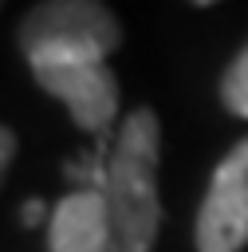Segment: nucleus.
Returning <instances> with one entry per match:
<instances>
[{
    "label": "nucleus",
    "instance_id": "obj_1",
    "mask_svg": "<svg viewBox=\"0 0 248 252\" xmlns=\"http://www.w3.org/2000/svg\"><path fill=\"white\" fill-rule=\"evenodd\" d=\"M157 154H161L157 114L150 106L130 110L114 134L102 177V197L110 213V252H150V244L157 240L161 224Z\"/></svg>",
    "mask_w": 248,
    "mask_h": 252
},
{
    "label": "nucleus",
    "instance_id": "obj_2",
    "mask_svg": "<svg viewBox=\"0 0 248 252\" xmlns=\"http://www.w3.org/2000/svg\"><path fill=\"white\" fill-rule=\"evenodd\" d=\"M122 39L118 16L94 0H43L28 8L16 43L28 67L106 59Z\"/></svg>",
    "mask_w": 248,
    "mask_h": 252
},
{
    "label": "nucleus",
    "instance_id": "obj_3",
    "mask_svg": "<svg viewBox=\"0 0 248 252\" xmlns=\"http://www.w3.org/2000/svg\"><path fill=\"white\" fill-rule=\"evenodd\" d=\"M197 252H240L248 244V138L217 165L197 209Z\"/></svg>",
    "mask_w": 248,
    "mask_h": 252
},
{
    "label": "nucleus",
    "instance_id": "obj_4",
    "mask_svg": "<svg viewBox=\"0 0 248 252\" xmlns=\"http://www.w3.org/2000/svg\"><path fill=\"white\" fill-rule=\"evenodd\" d=\"M35 83L55 94L67 110L71 122L87 134H106L114 114H118V79L106 59H87V63H47L31 67Z\"/></svg>",
    "mask_w": 248,
    "mask_h": 252
},
{
    "label": "nucleus",
    "instance_id": "obj_5",
    "mask_svg": "<svg viewBox=\"0 0 248 252\" xmlns=\"http://www.w3.org/2000/svg\"><path fill=\"white\" fill-rule=\"evenodd\" d=\"M47 248L51 252H110V213L98 185L75 189L51 209Z\"/></svg>",
    "mask_w": 248,
    "mask_h": 252
},
{
    "label": "nucleus",
    "instance_id": "obj_6",
    "mask_svg": "<svg viewBox=\"0 0 248 252\" xmlns=\"http://www.w3.org/2000/svg\"><path fill=\"white\" fill-rule=\"evenodd\" d=\"M220 98H224V106H228L236 118H248V43H244V51L228 63V71H224V79H220Z\"/></svg>",
    "mask_w": 248,
    "mask_h": 252
},
{
    "label": "nucleus",
    "instance_id": "obj_7",
    "mask_svg": "<svg viewBox=\"0 0 248 252\" xmlns=\"http://www.w3.org/2000/svg\"><path fill=\"white\" fill-rule=\"evenodd\" d=\"M47 217V205L39 201V197H31V201H24V209H20V220L28 224V228H35L39 220Z\"/></svg>",
    "mask_w": 248,
    "mask_h": 252
},
{
    "label": "nucleus",
    "instance_id": "obj_8",
    "mask_svg": "<svg viewBox=\"0 0 248 252\" xmlns=\"http://www.w3.org/2000/svg\"><path fill=\"white\" fill-rule=\"evenodd\" d=\"M12 158H16V134H12L8 126H0V177H4V169L12 165Z\"/></svg>",
    "mask_w": 248,
    "mask_h": 252
}]
</instances>
